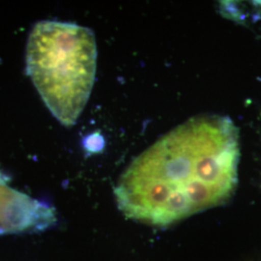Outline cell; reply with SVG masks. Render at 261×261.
<instances>
[{
    "instance_id": "7a4b0ae2",
    "label": "cell",
    "mask_w": 261,
    "mask_h": 261,
    "mask_svg": "<svg viewBox=\"0 0 261 261\" xmlns=\"http://www.w3.org/2000/svg\"><path fill=\"white\" fill-rule=\"evenodd\" d=\"M25 57L27 73L48 111L63 126H74L93 88V31L72 22L38 21L29 33Z\"/></svg>"
},
{
    "instance_id": "6da1fadb",
    "label": "cell",
    "mask_w": 261,
    "mask_h": 261,
    "mask_svg": "<svg viewBox=\"0 0 261 261\" xmlns=\"http://www.w3.org/2000/svg\"><path fill=\"white\" fill-rule=\"evenodd\" d=\"M238 130L226 116L198 115L134 159L114 189L129 219L166 226L221 205L233 194Z\"/></svg>"
}]
</instances>
